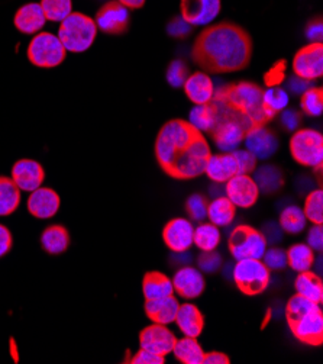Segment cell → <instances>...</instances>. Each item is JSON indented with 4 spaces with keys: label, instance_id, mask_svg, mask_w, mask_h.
I'll return each mask as SVG.
<instances>
[{
    "label": "cell",
    "instance_id": "cell-1",
    "mask_svg": "<svg viewBox=\"0 0 323 364\" xmlns=\"http://www.w3.org/2000/svg\"><path fill=\"white\" fill-rule=\"evenodd\" d=\"M154 151L161 170L175 180H192L202 176L212 156L210 145L202 131L180 118L161 127Z\"/></svg>",
    "mask_w": 323,
    "mask_h": 364
},
{
    "label": "cell",
    "instance_id": "cell-2",
    "mask_svg": "<svg viewBox=\"0 0 323 364\" xmlns=\"http://www.w3.org/2000/svg\"><path fill=\"white\" fill-rule=\"evenodd\" d=\"M253 38L245 28L224 21L206 26L195 40L192 60L204 73L224 75L245 70L253 58Z\"/></svg>",
    "mask_w": 323,
    "mask_h": 364
},
{
    "label": "cell",
    "instance_id": "cell-3",
    "mask_svg": "<svg viewBox=\"0 0 323 364\" xmlns=\"http://www.w3.org/2000/svg\"><path fill=\"white\" fill-rule=\"evenodd\" d=\"M263 95V87L254 82H235L214 89L212 100L231 109L251 128H256L271 122L264 112Z\"/></svg>",
    "mask_w": 323,
    "mask_h": 364
},
{
    "label": "cell",
    "instance_id": "cell-4",
    "mask_svg": "<svg viewBox=\"0 0 323 364\" xmlns=\"http://www.w3.org/2000/svg\"><path fill=\"white\" fill-rule=\"evenodd\" d=\"M285 319L292 334L300 343L310 347L322 346L323 312L319 304L296 294L285 305Z\"/></svg>",
    "mask_w": 323,
    "mask_h": 364
},
{
    "label": "cell",
    "instance_id": "cell-5",
    "mask_svg": "<svg viewBox=\"0 0 323 364\" xmlns=\"http://www.w3.org/2000/svg\"><path fill=\"white\" fill-rule=\"evenodd\" d=\"M58 38L65 51L84 53L96 41L97 26L93 18L82 12H71L64 21L60 22Z\"/></svg>",
    "mask_w": 323,
    "mask_h": 364
},
{
    "label": "cell",
    "instance_id": "cell-6",
    "mask_svg": "<svg viewBox=\"0 0 323 364\" xmlns=\"http://www.w3.org/2000/svg\"><path fill=\"white\" fill-rule=\"evenodd\" d=\"M270 280L271 270H268L261 259L236 260L234 267V282L243 295H261L270 286Z\"/></svg>",
    "mask_w": 323,
    "mask_h": 364
},
{
    "label": "cell",
    "instance_id": "cell-7",
    "mask_svg": "<svg viewBox=\"0 0 323 364\" xmlns=\"http://www.w3.org/2000/svg\"><path fill=\"white\" fill-rule=\"evenodd\" d=\"M26 55L35 67L54 68L64 63L67 51L57 35L51 32H38L31 40Z\"/></svg>",
    "mask_w": 323,
    "mask_h": 364
},
{
    "label": "cell",
    "instance_id": "cell-8",
    "mask_svg": "<svg viewBox=\"0 0 323 364\" xmlns=\"http://www.w3.org/2000/svg\"><path fill=\"white\" fill-rule=\"evenodd\" d=\"M290 154L293 160L305 167H320L323 164V135L310 128L295 131L290 138Z\"/></svg>",
    "mask_w": 323,
    "mask_h": 364
},
{
    "label": "cell",
    "instance_id": "cell-9",
    "mask_svg": "<svg viewBox=\"0 0 323 364\" xmlns=\"http://www.w3.org/2000/svg\"><path fill=\"white\" fill-rule=\"evenodd\" d=\"M267 247L268 242L263 232L249 225H238L228 241L229 252L235 260L261 259Z\"/></svg>",
    "mask_w": 323,
    "mask_h": 364
},
{
    "label": "cell",
    "instance_id": "cell-10",
    "mask_svg": "<svg viewBox=\"0 0 323 364\" xmlns=\"http://www.w3.org/2000/svg\"><path fill=\"white\" fill-rule=\"evenodd\" d=\"M295 76L313 82L323 76V46L310 43L302 47L293 58Z\"/></svg>",
    "mask_w": 323,
    "mask_h": 364
},
{
    "label": "cell",
    "instance_id": "cell-11",
    "mask_svg": "<svg viewBox=\"0 0 323 364\" xmlns=\"http://www.w3.org/2000/svg\"><path fill=\"white\" fill-rule=\"evenodd\" d=\"M97 29L107 35H124L131 25L129 9L122 6L118 0L104 4L94 18Z\"/></svg>",
    "mask_w": 323,
    "mask_h": 364
},
{
    "label": "cell",
    "instance_id": "cell-12",
    "mask_svg": "<svg viewBox=\"0 0 323 364\" xmlns=\"http://www.w3.org/2000/svg\"><path fill=\"white\" fill-rule=\"evenodd\" d=\"M260 189L254 177L249 174H236L226 181L225 196L236 206L242 209L253 208L260 198Z\"/></svg>",
    "mask_w": 323,
    "mask_h": 364
},
{
    "label": "cell",
    "instance_id": "cell-13",
    "mask_svg": "<svg viewBox=\"0 0 323 364\" xmlns=\"http://www.w3.org/2000/svg\"><path fill=\"white\" fill-rule=\"evenodd\" d=\"M222 11V0H180L182 18L190 26L212 23Z\"/></svg>",
    "mask_w": 323,
    "mask_h": 364
},
{
    "label": "cell",
    "instance_id": "cell-14",
    "mask_svg": "<svg viewBox=\"0 0 323 364\" xmlns=\"http://www.w3.org/2000/svg\"><path fill=\"white\" fill-rule=\"evenodd\" d=\"M175 341L177 338L174 333L167 328V325L161 323L153 322V325L146 326L139 333V347L161 357L173 353Z\"/></svg>",
    "mask_w": 323,
    "mask_h": 364
},
{
    "label": "cell",
    "instance_id": "cell-15",
    "mask_svg": "<svg viewBox=\"0 0 323 364\" xmlns=\"http://www.w3.org/2000/svg\"><path fill=\"white\" fill-rule=\"evenodd\" d=\"M21 192H33L43 186L45 180L44 167L35 160L22 159L12 167V177Z\"/></svg>",
    "mask_w": 323,
    "mask_h": 364
},
{
    "label": "cell",
    "instance_id": "cell-16",
    "mask_svg": "<svg viewBox=\"0 0 323 364\" xmlns=\"http://www.w3.org/2000/svg\"><path fill=\"white\" fill-rule=\"evenodd\" d=\"M195 228L186 218H174L163 230L164 244L175 254L186 252L193 245Z\"/></svg>",
    "mask_w": 323,
    "mask_h": 364
},
{
    "label": "cell",
    "instance_id": "cell-17",
    "mask_svg": "<svg viewBox=\"0 0 323 364\" xmlns=\"http://www.w3.org/2000/svg\"><path fill=\"white\" fill-rule=\"evenodd\" d=\"M171 282L174 286V292L189 301L202 296L206 287L203 273L192 266H185L182 269H178Z\"/></svg>",
    "mask_w": 323,
    "mask_h": 364
},
{
    "label": "cell",
    "instance_id": "cell-18",
    "mask_svg": "<svg viewBox=\"0 0 323 364\" xmlns=\"http://www.w3.org/2000/svg\"><path fill=\"white\" fill-rule=\"evenodd\" d=\"M246 150L253 153L258 160H267L274 156L278 149L277 135L267 125L249 129L243 138Z\"/></svg>",
    "mask_w": 323,
    "mask_h": 364
},
{
    "label": "cell",
    "instance_id": "cell-19",
    "mask_svg": "<svg viewBox=\"0 0 323 364\" xmlns=\"http://www.w3.org/2000/svg\"><path fill=\"white\" fill-rule=\"evenodd\" d=\"M209 135L222 153H231L239 147L246 131L234 121L217 119L213 128L209 131Z\"/></svg>",
    "mask_w": 323,
    "mask_h": 364
},
{
    "label": "cell",
    "instance_id": "cell-20",
    "mask_svg": "<svg viewBox=\"0 0 323 364\" xmlns=\"http://www.w3.org/2000/svg\"><path fill=\"white\" fill-rule=\"evenodd\" d=\"M26 206L32 216L38 218V220H50L58 213L61 208V198L54 189L41 186L31 192Z\"/></svg>",
    "mask_w": 323,
    "mask_h": 364
},
{
    "label": "cell",
    "instance_id": "cell-21",
    "mask_svg": "<svg viewBox=\"0 0 323 364\" xmlns=\"http://www.w3.org/2000/svg\"><path fill=\"white\" fill-rule=\"evenodd\" d=\"M204 173L214 183H226L229 178L239 174L238 163L234 153L231 151L210 156L206 163Z\"/></svg>",
    "mask_w": 323,
    "mask_h": 364
},
{
    "label": "cell",
    "instance_id": "cell-22",
    "mask_svg": "<svg viewBox=\"0 0 323 364\" xmlns=\"http://www.w3.org/2000/svg\"><path fill=\"white\" fill-rule=\"evenodd\" d=\"M45 22L47 18L41 9V5L35 2L21 6L13 16L15 28L25 35H35L41 32Z\"/></svg>",
    "mask_w": 323,
    "mask_h": 364
},
{
    "label": "cell",
    "instance_id": "cell-23",
    "mask_svg": "<svg viewBox=\"0 0 323 364\" xmlns=\"http://www.w3.org/2000/svg\"><path fill=\"white\" fill-rule=\"evenodd\" d=\"M185 93L195 105L210 103L214 95V85L210 76L204 71H196L189 76L183 85Z\"/></svg>",
    "mask_w": 323,
    "mask_h": 364
},
{
    "label": "cell",
    "instance_id": "cell-24",
    "mask_svg": "<svg viewBox=\"0 0 323 364\" xmlns=\"http://www.w3.org/2000/svg\"><path fill=\"white\" fill-rule=\"evenodd\" d=\"M174 322L185 337L199 338L204 328V318L200 309L193 304H182L178 306Z\"/></svg>",
    "mask_w": 323,
    "mask_h": 364
},
{
    "label": "cell",
    "instance_id": "cell-25",
    "mask_svg": "<svg viewBox=\"0 0 323 364\" xmlns=\"http://www.w3.org/2000/svg\"><path fill=\"white\" fill-rule=\"evenodd\" d=\"M178 306H180V302L174 298V295H170L158 299L146 301L143 309H146L148 319H151L154 323L170 325L175 319Z\"/></svg>",
    "mask_w": 323,
    "mask_h": 364
},
{
    "label": "cell",
    "instance_id": "cell-26",
    "mask_svg": "<svg viewBox=\"0 0 323 364\" xmlns=\"http://www.w3.org/2000/svg\"><path fill=\"white\" fill-rule=\"evenodd\" d=\"M142 292L146 301L174 295V286L168 276L161 272H148L142 280Z\"/></svg>",
    "mask_w": 323,
    "mask_h": 364
},
{
    "label": "cell",
    "instance_id": "cell-27",
    "mask_svg": "<svg viewBox=\"0 0 323 364\" xmlns=\"http://www.w3.org/2000/svg\"><path fill=\"white\" fill-rule=\"evenodd\" d=\"M295 287L297 295L319 305L323 302V283L319 274L310 270L300 272L296 277Z\"/></svg>",
    "mask_w": 323,
    "mask_h": 364
},
{
    "label": "cell",
    "instance_id": "cell-28",
    "mask_svg": "<svg viewBox=\"0 0 323 364\" xmlns=\"http://www.w3.org/2000/svg\"><path fill=\"white\" fill-rule=\"evenodd\" d=\"M236 216V206L226 198L218 196L207 205V218L210 224L217 227H228Z\"/></svg>",
    "mask_w": 323,
    "mask_h": 364
},
{
    "label": "cell",
    "instance_id": "cell-29",
    "mask_svg": "<svg viewBox=\"0 0 323 364\" xmlns=\"http://www.w3.org/2000/svg\"><path fill=\"white\" fill-rule=\"evenodd\" d=\"M41 245L51 256H60L70 247V234L62 225H51L41 235Z\"/></svg>",
    "mask_w": 323,
    "mask_h": 364
},
{
    "label": "cell",
    "instance_id": "cell-30",
    "mask_svg": "<svg viewBox=\"0 0 323 364\" xmlns=\"http://www.w3.org/2000/svg\"><path fill=\"white\" fill-rule=\"evenodd\" d=\"M254 180L260 192L265 195H273L284 186L283 171L273 164H265V166H261L260 168H256Z\"/></svg>",
    "mask_w": 323,
    "mask_h": 364
},
{
    "label": "cell",
    "instance_id": "cell-31",
    "mask_svg": "<svg viewBox=\"0 0 323 364\" xmlns=\"http://www.w3.org/2000/svg\"><path fill=\"white\" fill-rule=\"evenodd\" d=\"M174 357L183 364H203L204 351L199 344L197 338L183 337L175 341L173 348Z\"/></svg>",
    "mask_w": 323,
    "mask_h": 364
},
{
    "label": "cell",
    "instance_id": "cell-32",
    "mask_svg": "<svg viewBox=\"0 0 323 364\" xmlns=\"http://www.w3.org/2000/svg\"><path fill=\"white\" fill-rule=\"evenodd\" d=\"M21 205V191L11 177L0 176V216L12 215Z\"/></svg>",
    "mask_w": 323,
    "mask_h": 364
},
{
    "label": "cell",
    "instance_id": "cell-33",
    "mask_svg": "<svg viewBox=\"0 0 323 364\" xmlns=\"http://www.w3.org/2000/svg\"><path fill=\"white\" fill-rule=\"evenodd\" d=\"M287 266H290L295 272L310 270L314 264V251L307 244H293L285 251Z\"/></svg>",
    "mask_w": 323,
    "mask_h": 364
},
{
    "label": "cell",
    "instance_id": "cell-34",
    "mask_svg": "<svg viewBox=\"0 0 323 364\" xmlns=\"http://www.w3.org/2000/svg\"><path fill=\"white\" fill-rule=\"evenodd\" d=\"M290 96L287 93V90L281 89L280 86H273L267 87L263 95V106H264V112L268 117L270 121H273L281 111L289 106Z\"/></svg>",
    "mask_w": 323,
    "mask_h": 364
},
{
    "label": "cell",
    "instance_id": "cell-35",
    "mask_svg": "<svg viewBox=\"0 0 323 364\" xmlns=\"http://www.w3.org/2000/svg\"><path fill=\"white\" fill-rule=\"evenodd\" d=\"M306 224H307V220L305 216V212L299 206H295V205L287 206L280 215L278 225L287 234L297 235L303 232L306 228Z\"/></svg>",
    "mask_w": 323,
    "mask_h": 364
},
{
    "label": "cell",
    "instance_id": "cell-36",
    "mask_svg": "<svg viewBox=\"0 0 323 364\" xmlns=\"http://www.w3.org/2000/svg\"><path fill=\"white\" fill-rule=\"evenodd\" d=\"M219 227L213 224H200L193 232V244L202 251H213L221 244Z\"/></svg>",
    "mask_w": 323,
    "mask_h": 364
},
{
    "label": "cell",
    "instance_id": "cell-37",
    "mask_svg": "<svg viewBox=\"0 0 323 364\" xmlns=\"http://www.w3.org/2000/svg\"><path fill=\"white\" fill-rule=\"evenodd\" d=\"M189 122L197 128L202 132H209L214 122H217V111H214L213 103H204V105H196L192 112Z\"/></svg>",
    "mask_w": 323,
    "mask_h": 364
},
{
    "label": "cell",
    "instance_id": "cell-38",
    "mask_svg": "<svg viewBox=\"0 0 323 364\" xmlns=\"http://www.w3.org/2000/svg\"><path fill=\"white\" fill-rule=\"evenodd\" d=\"M40 5L47 21L51 22H61L73 12V0H41Z\"/></svg>",
    "mask_w": 323,
    "mask_h": 364
},
{
    "label": "cell",
    "instance_id": "cell-39",
    "mask_svg": "<svg viewBox=\"0 0 323 364\" xmlns=\"http://www.w3.org/2000/svg\"><path fill=\"white\" fill-rule=\"evenodd\" d=\"M300 107L307 117H320L323 114V89L322 87H309L302 93Z\"/></svg>",
    "mask_w": 323,
    "mask_h": 364
},
{
    "label": "cell",
    "instance_id": "cell-40",
    "mask_svg": "<svg viewBox=\"0 0 323 364\" xmlns=\"http://www.w3.org/2000/svg\"><path fill=\"white\" fill-rule=\"evenodd\" d=\"M305 216L313 225L323 224V192L322 189H316L310 192L305 202Z\"/></svg>",
    "mask_w": 323,
    "mask_h": 364
},
{
    "label": "cell",
    "instance_id": "cell-41",
    "mask_svg": "<svg viewBox=\"0 0 323 364\" xmlns=\"http://www.w3.org/2000/svg\"><path fill=\"white\" fill-rule=\"evenodd\" d=\"M167 82L171 87H183L189 77V67L183 60H173L167 68Z\"/></svg>",
    "mask_w": 323,
    "mask_h": 364
},
{
    "label": "cell",
    "instance_id": "cell-42",
    "mask_svg": "<svg viewBox=\"0 0 323 364\" xmlns=\"http://www.w3.org/2000/svg\"><path fill=\"white\" fill-rule=\"evenodd\" d=\"M207 199L203 195L195 193L186 200V210L196 223H202L207 218Z\"/></svg>",
    "mask_w": 323,
    "mask_h": 364
},
{
    "label": "cell",
    "instance_id": "cell-43",
    "mask_svg": "<svg viewBox=\"0 0 323 364\" xmlns=\"http://www.w3.org/2000/svg\"><path fill=\"white\" fill-rule=\"evenodd\" d=\"M263 263L268 267V270H283L287 267V257H285V251L281 248H270L265 250L264 256L261 257Z\"/></svg>",
    "mask_w": 323,
    "mask_h": 364
},
{
    "label": "cell",
    "instance_id": "cell-44",
    "mask_svg": "<svg viewBox=\"0 0 323 364\" xmlns=\"http://www.w3.org/2000/svg\"><path fill=\"white\" fill-rule=\"evenodd\" d=\"M232 153L236 159L239 174H251V173L256 171L258 159L253 153L248 151V150H238V149L234 150Z\"/></svg>",
    "mask_w": 323,
    "mask_h": 364
},
{
    "label": "cell",
    "instance_id": "cell-45",
    "mask_svg": "<svg viewBox=\"0 0 323 364\" xmlns=\"http://www.w3.org/2000/svg\"><path fill=\"white\" fill-rule=\"evenodd\" d=\"M199 269L204 273H217L222 266V257L217 251H203L199 256Z\"/></svg>",
    "mask_w": 323,
    "mask_h": 364
},
{
    "label": "cell",
    "instance_id": "cell-46",
    "mask_svg": "<svg viewBox=\"0 0 323 364\" xmlns=\"http://www.w3.org/2000/svg\"><path fill=\"white\" fill-rule=\"evenodd\" d=\"M285 70H287V61L285 60H278L264 75L265 86L267 87L280 86L285 79Z\"/></svg>",
    "mask_w": 323,
    "mask_h": 364
},
{
    "label": "cell",
    "instance_id": "cell-47",
    "mask_svg": "<svg viewBox=\"0 0 323 364\" xmlns=\"http://www.w3.org/2000/svg\"><path fill=\"white\" fill-rule=\"evenodd\" d=\"M192 28L182 16L173 18L167 26L168 33L173 36V38H186L187 35H190Z\"/></svg>",
    "mask_w": 323,
    "mask_h": 364
},
{
    "label": "cell",
    "instance_id": "cell-48",
    "mask_svg": "<svg viewBox=\"0 0 323 364\" xmlns=\"http://www.w3.org/2000/svg\"><path fill=\"white\" fill-rule=\"evenodd\" d=\"M131 364H164L165 363V357L157 355L148 350L139 348L138 353L129 360Z\"/></svg>",
    "mask_w": 323,
    "mask_h": 364
},
{
    "label": "cell",
    "instance_id": "cell-49",
    "mask_svg": "<svg viewBox=\"0 0 323 364\" xmlns=\"http://www.w3.org/2000/svg\"><path fill=\"white\" fill-rule=\"evenodd\" d=\"M280 118H281V125L285 131H296L299 128V124H300V114L296 112V111H290V109H284V111L280 112Z\"/></svg>",
    "mask_w": 323,
    "mask_h": 364
},
{
    "label": "cell",
    "instance_id": "cell-50",
    "mask_svg": "<svg viewBox=\"0 0 323 364\" xmlns=\"http://www.w3.org/2000/svg\"><path fill=\"white\" fill-rule=\"evenodd\" d=\"M306 36L310 43H322V36H323V23L322 18L316 16L313 18L307 26H306Z\"/></svg>",
    "mask_w": 323,
    "mask_h": 364
},
{
    "label": "cell",
    "instance_id": "cell-51",
    "mask_svg": "<svg viewBox=\"0 0 323 364\" xmlns=\"http://www.w3.org/2000/svg\"><path fill=\"white\" fill-rule=\"evenodd\" d=\"M12 247H13L12 232L9 231V228L0 224V259L5 257L6 254H9Z\"/></svg>",
    "mask_w": 323,
    "mask_h": 364
},
{
    "label": "cell",
    "instance_id": "cell-52",
    "mask_svg": "<svg viewBox=\"0 0 323 364\" xmlns=\"http://www.w3.org/2000/svg\"><path fill=\"white\" fill-rule=\"evenodd\" d=\"M307 245L313 251H322L323 248V230L322 225H313L307 234Z\"/></svg>",
    "mask_w": 323,
    "mask_h": 364
},
{
    "label": "cell",
    "instance_id": "cell-53",
    "mask_svg": "<svg viewBox=\"0 0 323 364\" xmlns=\"http://www.w3.org/2000/svg\"><path fill=\"white\" fill-rule=\"evenodd\" d=\"M310 83H312V82L295 76V77H290L289 80H287V87H289V90H290L292 93H295V95H302V93L306 92L309 87H312Z\"/></svg>",
    "mask_w": 323,
    "mask_h": 364
},
{
    "label": "cell",
    "instance_id": "cell-54",
    "mask_svg": "<svg viewBox=\"0 0 323 364\" xmlns=\"http://www.w3.org/2000/svg\"><path fill=\"white\" fill-rule=\"evenodd\" d=\"M281 228H280V225H275V224H271V223H268V224H265L264 225V228H263V235L265 237V240H267V242H278V241H281Z\"/></svg>",
    "mask_w": 323,
    "mask_h": 364
},
{
    "label": "cell",
    "instance_id": "cell-55",
    "mask_svg": "<svg viewBox=\"0 0 323 364\" xmlns=\"http://www.w3.org/2000/svg\"><path fill=\"white\" fill-rule=\"evenodd\" d=\"M231 358L221 353V351H212V353H204V358H203V364H229Z\"/></svg>",
    "mask_w": 323,
    "mask_h": 364
},
{
    "label": "cell",
    "instance_id": "cell-56",
    "mask_svg": "<svg viewBox=\"0 0 323 364\" xmlns=\"http://www.w3.org/2000/svg\"><path fill=\"white\" fill-rule=\"evenodd\" d=\"M118 2L129 11H136V9H141L146 6L147 0H118Z\"/></svg>",
    "mask_w": 323,
    "mask_h": 364
}]
</instances>
